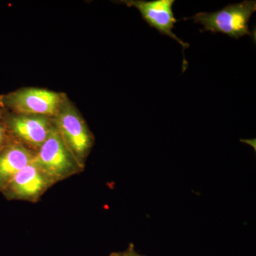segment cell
<instances>
[{"instance_id":"6da1fadb","label":"cell","mask_w":256,"mask_h":256,"mask_svg":"<svg viewBox=\"0 0 256 256\" xmlns=\"http://www.w3.org/2000/svg\"><path fill=\"white\" fill-rule=\"evenodd\" d=\"M256 10L255 0H246L230 4L214 12L197 13L192 18L195 23L203 26L202 32L222 33L230 38H239L244 36H252L248 22Z\"/></svg>"},{"instance_id":"7a4b0ae2","label":"cell","mask_w":256,"mask_h":256,"mask_svg":"<svg viewBox=\"0 0 256 256\" xmlns=\"http://www.w3.org/2000/svg\"><path fill=\"white\" fill-rule=\"evenodd\" d=\"M33 162L54 184L84 169L66 146L55 126L46 140L35 152Z\"/></svg>"},{"instance_id":"3957f363","label":"cell","mask_w":256,"mask_h":256,"mask_svg":"<svg viewBox=\"0 0 256 256\" xmlns=\"http://www.w3.org/2000/svg\"><path fill=\"white\" fill-rule=\"evenodd\" d=\"M53 120L66 146L84 168L94 137L84 118L68 99Z\"/></svg>"},{"instance_id":"277c9868","label":"cell","mask_w":256,"mask_h":256,"mask_svg":"<svg viewBox=\"0 0 256 256\" xmlns=\"http://www.w3.org/2000/svg\"><path fill=\"white\" fill-rule=\"evenodd\" d=\"M67 100L64 94L40 88H25L8 94L2 102L14 114L45 116L54 119Z\"/></svg>"},{"instance_id":"5b68a950","label":"cell","mask_w":256,"mask_h":256,"mask_svg":"<svg viewBox=\"0 0 256 256\" xmlns=\"http://www.w3.org/2000/svg\"><path fill=\"white\" fill-rule=\"evenodd\" d=\"M5 124L15 140L34 152L40 149L54 128L53 119L32 114H10Z\"/></svg>"},{"instance_id":"8992f818","label":"cell","mask_w":256,"mask_h":256,"mask_svg":"<svg viewBox=\"0 0 256 256\" xmlns=\"http://www.w3.org/2000/svg\"><path fill=\"white\" fill-rule=\"evenodd\" d=\"M118 2L137 9L150 28L175 40L182 46L183 50L190 46L188 43L180 40L173 32L174 24L178 22L172 11L174 0H122Z\"/></svg>"},{"instance_id":"52a82bcc","label":"cell","mask_w":256,"mask_h":256,"mask_svg":"<svg viewBox=\"0 0 256 256\" xmlns=\"http://www.w3.org/2000/svg\"><path fill=\"white\" fill-rule=\"evenodd\" d=\"M54 184L32 162L18 172L3 190L13 200L36 202Z\"/></svg>"},{"instance_id":"ba28073f","label":"cell","mask_w":256,"mask_h":256,"mask_svg":"<svg viewBox=\"0 0 256 256\" xmlns=\"http://www.w3.org/2000/svg\"><path fill=\"white\" fill-rule=\"evenodd\" d=\"M35 152L14 140L0 151V188H4L15 175L33 162Z\"/></svg>"},{"instance_id":"9c48e42d","label":"cell","mask_w":256,"mask_h":256,"mask_svg":"<svg viewBox=\"0 0 256 256\" xmlns=\"http://www.w3.org/2000/svg\"><path fill=\"white\" fill-rule=\"evenodd\" d=\"M110 256H146L141 255L136 252L134 246L132 244H130L126 250L120 252H114L110 254Z\"/></svg>"},{"instance_id":"30bf717a","label":"cell","mask_w":256,"mask_h":256,"mask_svg":"<svg viewBox=\"0 0 256 256\" xmlns=\"http://www.w3.org/2000/svg\"><path fill=\"white\" fill-rule=\"evenodd\" d=\"M8 130L6 124H4V122H0V150L4 148L3 146H4L5 140H6Z\"/></svg>"},{"instance_id":"8fae6325","label":"cell","mask_w":256,"mask_h":256,"mask_svg":"<svg viewBox=\"0 0 256 256\" xmlns=\"http://www.w3.org/2000/svg\"><path fill=\"white\" fill-rule=\"evenodd\" d=\"M1 107H2V100H1V102H0V116H1V112H2Z\"/></svg>"}]
</instances>
